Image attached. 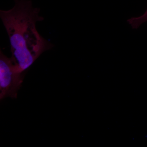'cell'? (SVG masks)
<instances>
[{"label":"cell","instance_id":"7a4b0ae2","mask_svg":"<svg viewBox=\"0 0 147 147\" xmlns=\"http://www.w3.org/2000/svg\"><path fill=\"white\" fill-rule=\"evenodd\" d=\"M23 73L19 71L12 58L1 50L0 53V98H16L23 82Z\"/></svg>","mask_w":147,"mask_h":147},{"label":"cell","instance_id":"3957f363","mask_svg":"<svg viewBox=\"0 0 147 147\" xmlns=\"http://www.w3.org/2000/svg\"><path fill=\"white\" fill-rule=\"evenodd\" d=\"M127 21L132 29H138L141 25L147 21V9L145 13L141 16L139 17H131Z\"/></svg>","mask_w":147,"mask_h":147},{"label":"cell","instance_id":"6da1fadb","mask_svg":"<svg viewBox=\"0 0 147 147\" xmlns=\"http://www.w3.org/2000/svg\"><path fill=\"white\" fill-rule=\"evenodd\" d=\"M14 2L11 9L0 11V17L9 38L11 58L19 71L24 73L54 45L37 30V22L44 19L39 15L40 9L33 7L30 0Z\"/></svg>","mask_w":147,"mask_h":147}]
</instances>
